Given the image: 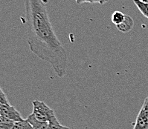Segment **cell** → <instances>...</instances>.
<instances>
[{
    "label": "cell",
    "instance_id": "obj_13",
    "mask_svg": "<svg viewBox=\"0 0 148 129\" xmlns=\"http://www.w3.org/2000/svg\"><path fill=\"white\" fill-rule=\"evenodd\" d=\"M85 2H88V3H99L101 4V0H78L77 4H81V3H85Z\"/></svg>",
    "mask_w": 148,
    "mask_h": 129
},
{
    "label": "cell",
    "instance_id": "obj_19",
    "mask_svg": "<svg viewBox=\"0 0 148 129\" xmlns=\"http://www.w3.org/2000/svg\"><path fill=\"white\" fill-rule=\"evenodd\" d=\"M0 129H2V128H0Z\"/></svg>",
    "mask_w": 148,
    "mask_h": 129
},
{
    "label": "cell",
    "instance_id": "obj_15",
    "mask_svg": "<svg viewBox=\"0 0 148 129\" xmlns=\"http://www.w3.org/2000/svg\"><path fill=\"white\" fill-rule=\"evenodd\" d=\"M60 129H70L69 127H66V126H61L60 128Z\"/></svg>",
    "mask_w": 148,
    "mask_h": 129
},
{
    "label": "cell",
    "instance_id": "obj_11",
    "mask_svg": "<svg viewBox=\"0 0 148 129\" xmlns=\"http://www.w3.org/2000/svg\"><path fill=\"white\" fill-rule=\"evenodd\" d=\"M139 112L141 113H142L143 115H145V117L148 118V96L145 100L144 104H143Z\"/></svg>",
    "mask_w": 148,
    "mask_h": 129
},
{
    "label": "cell",
    "instance_id": "obj_8",
    "mask_svg": "<svg viewBox=\"0 0 148 129\" xmlns=\"http://www.w3.org/2000/svg\"><path fill=\"white\" fill-rule=\"evenodd\" d=\"M124 17H125V14H124L121 11H115L112 15V22L115 24V26H116V25H118V24H119L123 22Z\"/></svg>",
    "mask_w": 148,
    "mask_h": 129
},
{
    "label": "cell",
    "instance_id": "obj_9",
    "mask_svg": "<svg viewBox=\"0 0 148 129\" xmlns=\"http://www.w3.org/2000/svg\"><path fill=\"white\" fill-rule=\"evenodd\" d=\"M12 129H34L32 126L27 119H23L22 121L14 122V127Z\"/></svg>",
    "mask_w": 148,
    "mask_h": 129
},
{
    "label": "cell",
    "instance_id": "obj_7",
    "mask_svg": "<svg viewBox=\"0 0 148 129\" xmlns=\"http://www.w3.org/2000/svg\"><path fill=\"white\" fill-rule=\"evenodd\" d=\"M133 2L139 10L140 12L144 15L146 18L148 19V3L141 2L138 0H133Z\"/></svg>",
    "mask_w": 148,
    "mask_h": 129
},
{
    "label": "cell",
    "instance_id": "obj_14",
    "mask_svg": "<svg viewBox=\"0 0 148 129\" xmlns=\"http://www.w3.org/2000/svg\"><path fill=\"white\" fill-rule=\"evenodd\" d=\"M109 0H101V5H103V4L106 3V2H108Z\"/></svg>",
    "mask_w": 148,
    "mask_h": 129
},
{
    "label": "cell",
    "instance_id": "obj_2",
    "mask_svg": "<svg viewBox=\"0 0 148 129\" xmlns=\"http://www.w3.org/2000/svg\"><path fill=\"white\" fill-rule=\"evenodd\" d=\"M32 105H33L32 114L39 121L49 122V121L57 117L54 111L49 108L44 102L34 100L32 102Z\"/></svg>",
    "mask_w": 148,
    "mask_h": 129
},
{
    "label": "cell",
    "instance_id": "obj_1",
    "mask_svg": "<svg viewBox=\"0 0 148 129\" xmlns=\"http://www.w3.org/2000/svg\"><path fill=\"white\" fill-rule=\"evenodd\" d=\"M42 0H25L30 50L37 57L51 65L59 77L66 75L68 56L49 19Z\"/></svg>",
    "mask_w": 148,
    "mask_h": 129
},
{
    "label": "cell",
    "instance_id": "obj_6",
    "mask_svg": "<svg viewBox=\"0 0 148 129\" xmlns=\"http://www.w3.org/2000/svg\"><path fill=\"white\" fill-rule=\"evenodd\" d=\"M133 129H148V118L139 112Z\"/></svg>",
    "mask_w": 148,
    "mask_h": 129
},
{
    "label": "cell",
    "instance_id": "obj_17",
    "mask_svg": "<svg viewBox=\"0 0 148 129\" xmlns=\"http://www.w3.org/2000/svg\"><path fill=\"white\" fill-rule=\"evenodd\" d=\"M138 1H141V2H145V3H148V0H138Z\"/></svg>",
    "mask_w": 148,
    "mask_h": 129
},
{
    "label": "cell",
    "instance_id": "obj_5",
    "mask_svg": "<svg viewBox=\"0 0 148 129\" xmlns=\"http://www.w3.org/2000/svg\"><path fill=\"white\" fill-rule=\"evenodd\" d=\"M30 122L34 129H49V123L45 122H41L35 118L33 114H30L26 119Z\"/></svg>",
    "mask_w": 148,
    "mask_h": 129
},
{
    "label": "cell",
    "instance_id": "obj_18",
    "mask_svg": "<svg viewBox=\"0 0 148 129\" xmlns=\"http://www.w3.org/2000/svg\"><path fill=\"white\" fill-rule=\"evenodd\" d=\"M75 1H76V2H77V3L78 2V0H75Z\"/></svg>",
    "mask_w": 148,
    "mask_h": 129
},
{
    "label": "cell",
    "instance_id": "obj_3",
    "mask_svg": "<svg viewBox=\"0 0 148 129\" xmlns=\"http://www.w3.org/2000/svg\"><path fill=\"white\" fill-rule=\"evenodd\" d=\"M0 116L8 119L14 122L23 120L19 112L14 106L8 105H0Z\"/></svg>",
    "mask_w": 148,
    "mask_h": 129
},
{
    "label": "cell",
    "instance_id": "obj_10",
    "mask_svg": "<svg viewBox=\"0 0 148 129\" xmlns=\"http://www.w3.org/2000/svg\"><path fill=\"white\" fill-rule=\"evenodd\" d=\"M14 122L8 119L0 116V128L2 129H12L14 127Z\"/></svg>",
    "mask_w": 148,
    "mask_h": 129
},
{
    "label": "cell",
    "instance_id": "obj_4",
    "mask_svg": "<svg viewBox=\"0 0 148 129\" xmlns=\"http://www.w3.org/2000/svg\"><path fill=\"white\" fill-rule=\"evenodd\" d=\"M134 26V21L132 18L129 15H125L124 19L121 23L116 25L117 29L122 33H128L133 28Z\"/></svg>",
    "mask_w": 148,
    "mask_h": 129
},
{
    "label": "cell",
    "instance_id": "obj_12",
    "mask_svg": "<svg viewBox=\"0 0 148 129\" xmlns=\"http://www.w3.org/2000/svg\"><path fill=\"white\" fill-rule=\"evenodd\" d=\"M8 104L10 103L8 101L7 96L3 92L2 88H0V105H8Z\"/></svg>",
    "mask_w": 148,
    "mask_h": 129
},
{
    "label": "cell",
    "instance_id": "obj_16",
    "mask_svg": "<svg viewBox=\"0 0 148 129\" xmlns=\"http://www.w3.org/2000/svg\"><path fill=\"white\" fill-rule=\"evenodd\" d=\"M42 1L44 4H47L49 2V0H42Z\"/></svg>",
    "mask_w": 148,
    "mask_h": 129
}]
</instances>
